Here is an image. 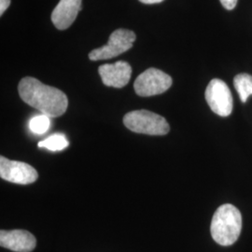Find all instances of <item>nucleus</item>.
<instances>
[{"label": "nucleus", "mask_w": 252, "mask_h": 252, "mask_svg": "<svg viewBox=\"0 0 252 252\" xmlns=\"http://www.w3.org/2000/svg\"><path fill=\"white\" fill-rule=\"evenodd\" d=\"M81 9V0H60L52 13V22L59 30H65L77 18Z\"/></svg>", "instance_id": "9d476101"}, {"label": "nucleus", "mask_w": 252, "mask_h": 252, "mask_svg": "<svg viewBox=\"0 0 252 252\" xmlns=\"http://www.w3.org/2000/svg\"><path fill=\"white\" fill-rule=\"evenodd\" d=\"M234 85L240 100L246 103L248 98L252 95V76L246 73L238 74L234 77Z\"/></svg>", "instance_id": "9b49d317"}, {"label": "nucleus", "mask_w": 252, "mask_h": 252, "mask_svg": "<svg viewBox=\"0 0 252 252\" xmlns=\"http://www.w3.org/2000/svg\"><path fill=\"white\" fill-rule=\"evenodd\" d=\"M51 126L50 117L46 116L44 114L37 115L32 118L29 122V129L32 133L36 135H43L49 130Z\"/></svg>", "instance_id": "ddd939ff"}, {"label": "nucleus", "mask_w": 252, "mask_h": 252, "mask_svg": "<svg viewBox=\"0 0 252 252\" xmlns=\"http://www.w3.org/2000/svg\"><path fill=\"white\" fill-rule=\"evenodd\" d=\"M172 85V78L157 68H149L135 80L134 88L137 95L149 97L168 90Z\"/></svg>", "instance_id": "39448f33"}, {"label": "nucleus", "mask_w": 252, "mask_h": 252, "mask_svg": "<svg viewBox=\"0 0 252 252\" xmlns=\"http://www.w3.org/2000/svg\"><path fill=\"white\" fill-rule=\"evenodd\" d=\"M125 126L131 131L151 135H166L170 126L164 118L146 109L135 110L124 117Z\"/></svg>", "instance_id": "7ed1b4c3"}, {"label": "nucleus", "mask_w": 252, "mask_h": 252, "mask_svg": "<svg viewBox=\"0 0 252 252\" xmlns=\"http://www.w3.org/2000/svg\"><path fill=\"white\" fill-rule=\"evenodd\" d=\"M18 92L24 102L48 117L62 116L67 109L68 99L65 94L35 78H24L19 83Z\"/></svg>", "instance_id": "f257e3e1"}, {"label": "nucleus", "mask_w": 252, "mask_h": 252, "mask_svg": "<svg viewBox=\"0 0 252 252\" xmlns=\"http://www.w3.org/2000/svg\"><path fill=\"white\" fill-rule=\"evenodd\" d=\"M220 1L226 9H234L237 3V0H220Z\"/></svg>", "instance_id": "4468645a"}, {"label": "nucleus", "mask_w": 252, "mask_h": 252, "mask_svg": "<svg viewBox=\"0 0 252 252\" xmlns=\"http://www.w3.org/2000/svg\"><path fill=\"white\" fill-rule=\"evenodd\" d=\"M10 5V0H0V15H2Z\"/></svg>", "instance_id": "2eb2a0df"}, {"label": "nucleus", "mask_w": 252, "mask_h": 252, "mask_svg": "<svg viewBox=\"0 0 252 252\" xmlns=\"http://www.w3.org/2000/svg\"><path fill=\"white\" fill-rule=\"evenodd\" d=\"M206 100L211 110L221 117L229 116L233 111V96L225 82L214 79L206 90Z\"/></svg>", "instance_id": "423d86ee"}, {"label": "nucleus", "mask_w": 252, "mask_h": 252, "mask_svg": "<svg viewBox=\"0 0 252 252\" xmlns=\"http://www.w3.org/2000/svg\"><path fill=\"white\" fill-rule=\"evenodd\" d=\"M135 38L136 36L133 31L118 29L109 36L108 44L93 50L89 54V58L92 61H99L119 56L133 47Z\"/></svg>", "instance_id": "20e7f679"}, {"label": "nucleus", "mask_w": 252, "mask_h": 252, "mask_svg": "<svg viewBox=\"0 0 252 252\" xmlns=\"http://www.w3.org/2000/svg\"><path fill=\"white\" fill-rule=\"evenodd\" d=\"M0 177L12 183L27 185L35 182L38 174L36 169L27 162L11 161L3 156L0 157Z\"/></svg>", "instance_id": "0eeeda50"}, {"label": "nucleus", "mask_w": 252, "mask_h": 252, "mask_svg": "<svg viewBox=\"0 0 252 252\" xmlns=\"http://www.w3.org/2000/svg\"><path fill=\"white\" fill-rule=\"evenodd\" d=\"M35 236L25 230L0 232V246L15 252H31L36 248Z\"/></svg>", "instance_id": "1a4fd4ad"}, {"label": "nucleus", "mask_w": 252, "mask_h": 252, "mask_svg": "<svg viewBox=\"0 0 252 252\" xmlns=\"http://www.w3.org/2000/svg\"><path fill=\"white\" fill-rule=\"evenodd\" d=\"M241 230L242 216L236 207L225 204L217 209L210 226L214 241L220 246H231L238 239Z\"/></svg>", "instance_id": "f03ea898"}, {"label": "nucleus", "mask_w": 252, "mask_h": 252, "mask_svg": "<svg viewBox=\"0 0 252 252\" xmlns=\"http://www.w3.org/2000/svg\"><path fill=\"white\" fill-rule=\"evenodd\" d=\"M98 71L106 86L123 88L131 79L132 67L127 62L118 61L116 63L100 65Z\"/></svg>", "instance_id": "6e6552de"}, {"label": "nucleus", "mask_w": 252, "mask_h": 252, "mask_svg": "<svg viewBox=\"0 0 252 252\" xmlns=\"http://www.w3.org/2000/svg\"><path fill=\"white\" fill-rule=\"evenodd\" d=\"M139 1L144 3V4H156V3L162 2L163 0H139Z\"/></svg>", "instance_id": "dca6fc26"}, {"label": "nucleus", "mask_w": 252, "mask_h": 252, "mask_svg": "<svg viewBox=\"0 0 252 252\" xmlns=\"http://www.w3.org/2000/svg\"><path fill=\"white\" fill-rule=\"evenodd\" d=\"M68 145L69 143L64 135L56 134V135H51L50 137L40 141L38 143V147L44 148L52 152H58V151H63L65 148L68 147Z\"/></svg>", "instance_id": "f8f14e48"}]
</instances>
